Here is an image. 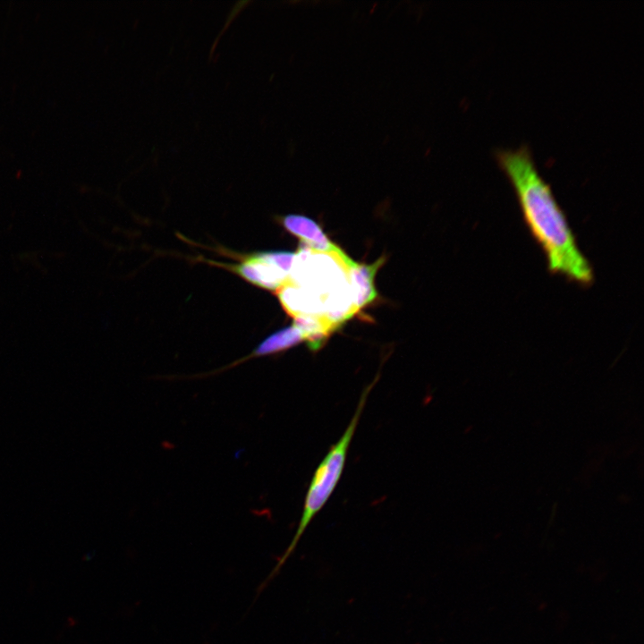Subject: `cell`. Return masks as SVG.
I'll return each mask as SVG.
<instances>
[{
	"instance_id": "cell-5",
	"label": "cell",
	"mask_w": 644,
	"mask_h": 644,
	"mask_svg": "<svg viewBox=\"0 0 644 644\" xmlns=\"http://www.w3.org/2000/svg\"><path fill=\"white\" fill-rule=\"evenodd\" d=\"M383 262L384 258H379L370 265L358 264L354 261L350 267V284L353 304L357 311L372 302L377 297L374 277Z\"/></svg>"
},
{
	"instance_id": "cell-2",
	"label": "cell",
	"mask_w": 644,
	"mask_h": 644,
	"mask_svg": "<svg viewBox=\"0 0 644 644\" xmlns=\"http://www.w3.org/2000/svg\"><path fill=\"white\" fill-rule=\"evenodd\" d=\"M374 383L361 394L357 409L340 439L331 446L326 456L317 467L310 480L303 504L301 520L296 532L288 547L278 558L274 569L258 587L261 592L267 583L279 572L280 569L296 548L299 540L311 522L312 519L325 506L335 489L344 469L348 449L364 410L369 394Z\"/></svg>"
},
{
	"instance_id": "cell-4",
	"label": "cell",
	"mask_w": 644,
	"mask_h": 644,
	"mask_svg": "<svg viewBox=\"0 0 644 644\" xmlns=\"http://www.w3.org/2000/svg\"><path fill=\"white\" fill-rule=\"evenodd\" d=\"M284 228L301 239L308 248L320 252H336L341 249L332 242L323 229L309 217L302 215H287L282 218Z\"/></svg>"
},
{
	"instance_id": "cell-6",
	"label": "cell",
	"mask_w": 644,
	"mask_h": 644,
	"mask_svg": "<svg viewBox=\"0 0 644 644\" xmlns=\"http://www.w3.org/2000/svg\"><path fill=\"white\" fill-rule=\"evenodd\" d=\"M304 341L301 331L295 326L281 329L260 343L251 356H263L285 351Z\"/></svg>"
},
{
	"instance_id": "cell-3",
	"label": "cell",
	"mask_w": 644,
	"mask_h": 644,
	"mask_svg": "<svg viewBox=\"0 0 644 644\" xmlns=\"http://www.w3.org/2000/svg\"><path fill=\"white\" fill-rule=\"evenodd\" d=\"M294 257L289 251L261 252L246 258L235 270L257 286L275 290L287 283Z\"/></svg>"
},
{
	"instance_id": "cell-1",
	"label": "cell",
	"mask_w": 644,
	"mask_h": 644,
	"mask_svg": "<svg viewBox=\"0 0 644 644\" xmlns=\"http://www.w3.org/2000/svg\"><path fill=\"white\" fill-rule=\"evenodd\" d=\"M495 156L514 190L528 229L544 252L548 270L579 284H590L592 267L528 146L498 148Z\"/></svg>"
}]
</instances>
